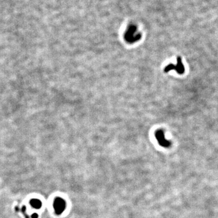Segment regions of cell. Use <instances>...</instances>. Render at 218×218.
Returning <instances> with one entry per match:
<instances>
[{
    "instance_id": "obj_6",
    "label": "cell",
    "mask_w": 218,
    "mask_h": 218,
    "mask_svg": "<svg viewBox=\"0 0 218 218\" xmlns=\"http://www.w3.org/2000/svg\"><path fill=\"white\" fill-rule=\"evenodd\" d=\"M38 215L36 213H33L32 215V216H31V218H38Z\"/></svg>"
},
{
    "instance_id": "obj_3",
    "label": "cell",
    "mask_w": 218,
    "mask_h": 218,
    "mask_svg": "<svg viewBox=\"0 0 218 218\" xmlns=\"http://www.w3.org/2000/svg\"><path fill=\"white\" fill-rule=\"evenodd\" d=\"M66 207L65 201L61 198H57L53 203V208L57 215H61Z\"/></svg>"
},
{
    "instance_id": "obj_1",
    "label": "cell",
    "mask_w": 218,
    "mask_h": 218,
    "mask_svg": "<svg viewBox=\"0 0 218 218\" xmlns=\"http://www.w3.org/2000/svg\"><path fill=\"white\" fill-rule=\"evenodd\" d=\"M141 35L137 31V27L135 25H130L124 33V39L126 42L133 44L139 41Z\"/></svg>"
},
{
    "instance_id": "obj_5",
    "label": "cell",
    "mask_w": 218,
    "mask_h": 218,
    "mask_svg": "<svg viewBox=\"0 0 218 218\" xmlns=\"http://www.w3.org/2000/svg\"><path fill=\"white\" fill-rule=\"evenodd\" d=\"M30 203L32 206V207H33L35 209H40L41 206H42V203L37 199H33L30 201Z\"/></svg>"
},
{
    "instance_id": "obj_4",
    "label": "cell",
    "mask_w": 218,
    "mask_h": 218,
    "mask_svg": "<svg viewBox=\"0 0 218 218\" xmlns=\"http://www.w3.org/2000/svg\"><path fill=\"white\" fill-rule=\"evenodd\" d=\"M155 136H156V140H157V142L162 147H169L171 145L170 142L166 139L164 132L162 130H157L155 133Z\"/></svg>"
},
{
    "instance_id": "obj_2",
    "label": "cell",
    "mask_w": 218,
    "mask_h": 218,
    "mask_svg": "<svg viewBox=\"0 0 218 218\" xmlns=\"http://www.w3.org/2000/svg\"><path fill=\"white\" fill-rule=\"evenodd\" d=\"M171 70H175L179 74H182L184 73V72H185V68L182 63L181 61V58L180 57H178V60H177V65H174V64H169V65H167L165 69H164V72H168L169 71H170Z\"/></svg>"
}]
</instances>
